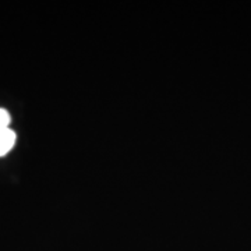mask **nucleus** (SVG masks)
<instances>
[{
  "mask_svg": "<svg viewBox=\"0 0 251 251\" xmlns=\"http://www.w3.org/2000/svg\"><path fill=\"white\" fill-rule=\"evenodd\" d=\"M16 143V133L10 128L0 131V156L6 155Z\"/></svg>",
  "mask_w": 251,
  "mask_h": 251,
  "instance_id": "f257e3e1",
  "label": "nucleus"
},
{
  "mask_svg": "<svg viewBox=\"0 0 251 251\" xmlns=\"http://www.w3.org/2000/svg\"><path fill=\"white\" fill-rule=\"evenodd\" d=\"M10 115L6 109H0V131L9 128Z\"/></svg>",
  "mask_w": 251,
  "mask_h": 251,
  "instance_id": "f03ea898",
  "label": "nucleus"
}]
</instances>
